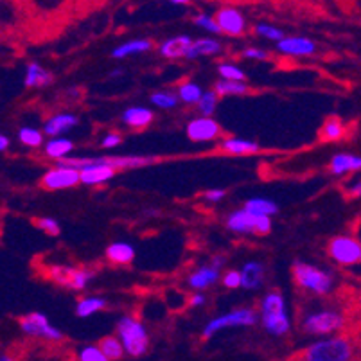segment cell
Listing matches in <instances>:
<instances>
[{
  "instance_id": "7a4b0ae2",
  "label": "cell",
  "mask_w": 361,
  "mask_h": 361,
  "mask_svg": "<svg viewBox=\"0 0 361 361\" xmlns=\"http://www.w3.org/2000/svg\"><path fill=\"white\" fill-rule=\"evenodd\" d=\"M261 311H263V325L268 333L275 334V336L288 333L289 318L286 315L284 298L279 293H270L264 296Z\"/></svg>"
},
{
  "instance_id": "74e56055",
  "label": "cell",
  "mask_w": 361,
  "mask_h": 361,
  "mask_svg": "<svg viewBox=\"0 0 361 361\" xmlns=\"http://www.w3.org/2000/svg\"><path fill=\"white\" fill-rule=\"evenodd\" d=\"M79 360L81 361H106L108 357H106V354L103 353L101 347H93V345H90V347H85V349L79 353Z\"/></svg>"
},
{
  "instance_id": "7bdbcfd3",
  "label": "cell",
  "mask_w": 361,
  "mask_h": 361,
  "mask_svg": "<svg viewBox=\"0 0 361 361\" xmlns=\"http://www.w3.org/2000/svg\"><path fill=\"white\" fill-rule=\"evenodd\" d=\"M195 22L199 27L207 29L209 33H221V29H219V24L216 18L207 17V15H198V17L195 18Z\"/></svg>"
},
{
  "instance_id": "83f0119b",
  "label": "cell",
  "mask_w": 361,
  "mask_h": 361,
  "mask_svg": "<svg viewBox=\"0 0 361 361\" xmlns=\"http://www.w3.org/2000/svg\"><path fill=\"white\" fill-rule=\"evenodd\" d=\"M99 347H101L103 353L106 354L108 360H121L124 356V345H122V340H117L115 336H106L99 341Z\"/></svg>"
},
{
  "instance_id": "d6a6232c",
  "label": "cell",
  "mask_w": 361,
  "mask_h": 361,
  "mask_svg": "<svg viewBox=\"0 0 361 361\" xmlns=\"http://www.w3.org/2000/svg\"><path fill=\"white\" fill-rule=\"evenodd\" d=\"M202 96H203L202 88H199L198 85H195V83H183L178 90V98L182 99L183 103H187V105L198 103Z\"/></svg>"
},
{
  "instance_id": "2e32d148",
  "label": "cell",
  "mask_w": 361,
  "mask_h": 361,
  "mask_svg": "<svg viewBox=\"0 0 361 361\" xmlns=\"http://www.w3.org/2000/svg\"><path fill=\"white\" fill-rule=\"evenodd\" d=\"M192 40L189 37H175L164 41L160 45V54L166 58H182L187 56L189 49H191Z\"/></svg>"
},
{
  "instance_id": "3957f363",
  "label": "cell",
  "mask_w": 361,
  "mask_h": 361,
  "mask_svg": "<svg viewBox=\"0 0 361 361\" xmlns=\"http://www.w3.org/2000/svg\"><path fill=\"white\" fill-rule=\"evenodd\" d=\"M119 336H121L122 345L130 356H143L147 350V343H150V338H147L146 329L140 322L133 320L130 317L121 318L117 325Z\"/></svg>"
},
{
  "instance_id": "e575fe53",
  "label": "cell",
  "mask_w": 361,
  "mask_h": 361,
  "mask_svg": "<svg viewBox=\"0 0 361 361\" xmlns=\"http://www.w3.org/2000/svg\"><path fill=\"white\" fill-rule=\"evenodd\" d=\"M20 140L22 144H25V146L38 147L41 146V143H44V135H41L38 130H34V128H22Z\"/></svg>"
},
{
  "instance_id": "5bb4252c",
  "label": "cell",
  "mask_w": 361,
  "mask_h": 361,
  "mask_svg": "<svg viewBox=\"0 0 361 361\" xmlns=\"http://www.w3.org/2000/svg\"><path fill=\"white\" fill-rule=\"evenodd\" d=\"M257 221H259V214L247 211L232 212L227 219V225L230 230L241 232V234H257Z\"/></svg>"
},
{
  "instance_id": "7402d4cb",
  "label": "cell",
  "mask_w": 361,
  "mask_h": 361,
  "mask_svg": "<svg viewBox=\"0 0 361 361\" xmlns=\"http://www.w3.org/2000/svg\"><path fill=\"white\" fill-rule=\"evenodd\" d=\"M221 51V45L216 40H207V38H202V40L192 41L191 49L187 53V60H195L198 56H211V54H218Z\"/></svg>"
},
{
  "instance_id": "ee69618b",
  "label": "cell",
  "mask_w": 361,
  "mask_h": 361,
  "mask_svg": "<svg viewBox=\"0 0 361 361\" xmlns=\"http://www.w3.org/2000/svg\"><path fill=\"white\" fill-rule=\"evenodd\" d=\"M223 284L227 286V288H230V289L239 288V286L243 284V279H241V272H235V270H230V272L225 273Z\"/></svg>"
},
{
  "instance_id": "f5cc1de1",
  "label": "cell",
  "mask_w": 361,
  "mask_h": 361,
  "mask_svg": "<svg viewBox=\"0 0 361 361\" xmlns=\"http://www.w3.org/2000/svg\"><path fill=\"white\" fill-rule=\"evenodd\" d=\"M121 74H122V70L117 69V70H114V72L110 74V76H112V77H117V76H121Z\"/></svg>"
},
{
  "instance_id": "603a6c76",
  "label": "cell",
  "mask_w": 361,
  "mask_h": 361,
  "mask_svg": "<svg viewBox=\"0 0 361 361\" xmlns=\"http://www.w3.org/2000/svg\"><path fill=\"white\" fill-rule=\"evenodd\" d=\"M221 150L230 155H250L257 153L259 146L250 140H241V138H225L221 143Z\"/></svg>"
},
{
  "instance_id": "7c38bea8",
  "label": "cell",
  "mask_w": 361,
  "mask_h": 361,
  "mask_svg": "<svg viewBox=\"0 0 361 361\" xmlns=\"http://www.w3.org/2000/svg\"><path fill=\"white\" fill-rule=\"evenodd\" d=\"M216 20H218L221 33H227L230 37H239V34L244 33V29H247L244 17L234 8L219 9L218 15H216Z\"/></svg>"
},
{
  "instance_id": "db71d44e",
  "label": "cell",
  "mask_w": 361,
  "mask_h": 361,
  "mask_svg": "<svg viewBox=\"0 0 361 361\" xmlns=\"http://www.w3.org/2000/svg\"><path fill=\"white\" fill-rule=\"evenodd\" d=\"M360 261H361V259H360Z\"/></svg>"
},
{
  "instance_id": "277c9868",
  "label": "cell",
  "mask_w": 361,
  "mask_h": 361,
  "mask_svg": "<svg viewBox=\"0 0 361 361\" xmlns=\"http://www.w3.org/2000/svg\"><path fill=\"white\" fill-rule=\"evenodd\" d=\"M293 273H295V280L298 282V286H302L304 289H309V291L324 295V293H327L331 289V277L322 272V270L315 268V266L298 263L295 264Z\"/></svg>"
},
{
  "instance_id": "f35d334b",
  "label": "cell",
  "mask_w": 361,
  "mask_h": 361,
  "mask_svg": "<svg viewBox=\"0 0 361 361\" xmlns=\"http://www.w3.org/2000/svg\"><path fill=\"white\" fill-rule=\"evenodd\" d=\"M34 225H37L40 230H44L45 234L49 235H58L60 234V225H58L56 219L53 218H41V219H34Z\"/></svg>"
},
{
  "instance_id": "4316f807",
  "label": "cell",
  "mask_w": 361,
  "mask_h": 361,
  "mask_svg": "<svg viewBox=\"0 0 361 361\" xmlns=\"http://www.w3.org/2000/svg\"><path fill=\"white\" fill-rule=\"evenodd\" d=\"M74 144L70 143V140H67V138H53V140H49L47 143V146H45V153L49 155L51 159H65L67 155L72 151Z\"/></svg>"
},
{
  "instance_id": "1f68e13d",
  "label": "cell",
  "mask_w": 361,
  "mask_h": 361,
  "mask_svg": "<svg viewBox=\"0 0 361 361\" xmlns=\"http://www.w3.org/2000/svg\"><path fill=\"white\" fill-rule=\"evenodd\" d=\"M106 306L105 298H98V296H93V298H85L77 304V317H90L93 313H98L99 309H103Z\"/></svg>"
},
{
  "instance_id": "cb8c5ba5",
  "label": "cell",
  "mask_w": 361,
  "mask_h": 361,
  "mask_svg": "<svg viewBox=\"0 0 361 361\" xmlns=\"http://www.w3.org/2000/svg\"><path fill=\"white\" fill-rule=\"evenodd\" d=\"M53 77L47 70L41 69L38 63H29L27 74H25V85L27 86H47L51 85Z\"/></svg>"
},
{
  "instance_id": "9a60e30c",
  "label": "cell",
  "mask_w": 361,
  "mask_h": 361,
  "mask_svg": "<svg viewBox=\"0 0 361 361\" xmlns=\"http://www.w3.org/2000/svg\"><path fill=\"white\" fill-rule=\"evenodd\" d=\"M277 49L280 53L289 54V56H309L317 51V45L315 41L308 40V38H282L277 44Z\"/></svg>"
},
{
  "instance_id": "f1b7e54d",
  "label": "cell",
  "mask_w": 361,
  "mask_h": 361,
  "mask_svg": "<svg viewBox=\"0 0 361 361\" xmlns=\"http://www.w3.org/2000/svg\"><path fill=\"white\" fill-rule=\"evenodd\" d=\"M244 209L250 212H254V214H264V216H273L277 211H279L275 203L270 202V199H263V198L248 199L247 205H244Z\"/></svg>"
},
{
  "instance_id": "e0dca14e",
  "label": "cell",
  "mask_w": 361,
  "mask_h": 361,
  "mask_svg": "<svg viewBox=\"0 0 361 361\" xmlns=\"http://www.w3.org/2000/svg\"><path fill=\"white\" fill-rule=\"evenodd\" d=\"M331 173L334 175H345L350 171H360L361 169V157H354V155H336L331 160Z\"/></svg>"
},
{
  "instance_id": "ab89813d",
  "label": "cell",
  "mask_w": 361,
  "mask_h": 361,
  "mask_svg": "<svg viewBox=\"0 0 361 361\" xmlns=\"http://www.w3.org/2000/svg\"><path fill=\"white\" fill-rule=\"evenodd\" d=\"M219 76L225 77V79H239V81H244V72L241 69H237L235 65H230V63H223L219 67Z\"/></svg>"
},
{
  "instance_id": "ffe728a7",
  "label": "cell",
  "mask_w": 361,
  "mask_h": 361,
  "mask_svg": "<svg viewBox=\"0 0 361 361\" xmlns=\"http://www.w3.org/2000/svg\"><path fill=\"white\" fill-rule=\"evenodd\" d=\"M241 279H243V288L257 289L263 284V266L259 263H247L241 270Z\"/></svg>"
},
{
  "instance_id": "52a82bcc",
  "label": "cell",
  "mask_w": 361,
  "mask_h": 361,
  "mask_svg": "<svg viewBox=\"0 0 361 361\" xmlns=\"http://www.w3.org/2000/svg\"><path fill=\"white\" fill-rule=\"evenodd\" d=\"M256 324V313L252 309H239V311H232L223 317L214 318L209 322V325L203 331V336L211 338L212 334L218 333L219 329L225 327H239V325H252Z\"/></svg>"
},
{
  "instance_id": "ac0fdd59",
  "label": "cell",
  "mask_w": 361,
  "mask_h": 361,
  "mask_svg": "<svg viewBox=\"0 0 361 361\" xmlns=\"http://www.w3.org/2000/svg\"><path fill=\"white\" fill-rule=\"evenodd\" d=\"M122 121L131 128H144L153 121V114L147 108H143V106H133V108H128L122 114Z\"/></svg>"
},
{
  "instance_id": "30bf717a",
  "label": "cell",
  "mask_w": 361,
  "mask_h": 361,
  "mask_svg": "<svg viewBox=\"0 0 361 361\" xmlns=\"http://www.w3.org/2000/svg\"><path fill=\"white\" fill-rule=\"evenodd\" d=\"M20 327L24 333H27L29 336H40L47 338V340H60L61 333L58 329L51 327L49 320L41 313H31L25 318L20 320Z\"/></svg>"
},
{
  "instance_id": "8d00e7d4",
  "label": "cell",
  "mask_w": 361,
  "mask_h": 361,
  "mask_svg": "<svg viewBox=\"0 0 361 361\" xmlns=\"http://www.w3.org/2000/svg\"><path fill=\"white\" fill-rule=\"evenodd\" d=\"M90 279H92V273L85 272V270H74L72 268L69 286L74 289H83L86 284H88Z\"/></svg>"
},
{
  "instance_id": "7dc6e473",
  "label": "cell",
  "mask_w": 361,
  "mask_h": 361,
  "mask_svg": "<svg viewBox=\"0 0 361 361\" xmlns=\"http://www.w3.org/2000/svg\"><path fill=\"white\" fill-rule=\"evenodd\" d=\"M205 198H207L209 202H219V199L225 198V191L223 189H212V191L205 192Z\"/></svg>"
},
{
  "instance_id": "681fc988",
  "label": "cell",
  "mask_w": 361,
  "mask_h": 361,
  "mask_svg": "<svg viewBox=\"0 0 361 361\" xmlns=\"http://www.w3.org/2000/svg\"><path fill=\"white\" fill-rule=\"evenodd\" d=\"M350 195L356 196V198H361V182H357L356 185H353V189H350Z\"/></svg>"
},
{
  "instance_id": "6da1fadb",
  "label": "cell",
  "mask_w": 361,
  "mask_h": 361,
  "mask_svg": "<svg viewBox=\"0 0 361 361\" xmlns=\"http://www.w3.org/2000/svg\"><path fill=\"white\" fill-rule=\"evenodd\" d=\"M354 349L345 338H329L313 343L302 357L309 361H347L353 360Z\"/></svg>"
},
{
  "instance_id": "484cf974",
  "label": "cell",
  "mask_w": 361,
  "mask_h": 361,
  "mask_svg": "<svg viewBox=\"0 0 361 361\" xmlns=\"http://www.w3.org/2000/svg\"><path fill=\"white\" fill-rule=\"evenodd\" d=\"M214 90L218 92V96H241V93L248 92V86L239 79H225L223 77L216 81Z\"/></svg>"
},
{
  "instance_id": "d4e9b609",
  "label": "cell",
  "mask_w": 361,
  "mask_h": 361,
  "mask_svg": "<svg viewBox=\"0 0 361 361\" xmlns=\"http://www.w3.org/2000/svg\"><path fill=\"white\" fill-rule=\"evenodd\" d=\"M150 49H151L150 40H133V41H128V44L119 45L117 49L112 53V56L117 58V60H121V58L131 56V54L146 53V51H150Z\"/></svg>"
},
{
  "instance_id": "8fae6325",
  "label": "cell",
  "mask_w": 361,
  "mask_h": 361,
  "mask_svg": "<svg viewBox=\"0 0 361 361\" xmlns=\"http://www.w3.org/2000/svg\"><path fill=\"white\" fill-rule=\"evenodd\" d=\"M221 133V128L216 121H212L211 117L203 115V117L195 119V121L189 122L187 126V135L195 143H207V140H214Z\"/></svg>"
},
{
  "instance_id": "5b68a950",
  "label": "cell",
  "mask_w": 361,
  "mask_h": 361,
  "mask_svg": "<svg viewBox=\"0 0 361 361\" xmlns=\"http://www.w3.org/2000/svg\"><path fill=\"white\" fill-rule=\"evenodd\" d=\"M329 254L336 263L350 266L361 259V244L353 237L341 235V237H336L329 243Z\"/></svg>"
},
{
  "instance_id": "816d5d0a",
  "label": "cell",
  "mask_w": 361,
  "mask_h": 361,
  "mask_svg": "<svg viewBox=\"0 0 361 361\" xmlns=\"http://www.w3.org/2000/svg\"><path fill=\"white\" fill-rule=\"evenodd\" d=\"M169 2H173V4L182 6V4H187V2H189V0H169Z\"/></svg>"
},
{
  "instance_id": "ba28073f",
  "label": "cell",
  "mask_w": 361,
  "mask_h": 361,
  "mask_svg": "<svg viewBox=\"0 0 361 361\" xmlns=\"http://www.w3.org/2000/svg\"><path fill=\"white\" fill-rule=\"evenodd\" d=\"M343 318L334 311L313 313L306 318L304 329L309 334H331L341 327Z\"/></svg>"
},
{
  "instance_id": "44dd1931",
  "label": "cell",
  "mask_w": 361,
  "mask_h": 361,
  "mask_svg": "<svg viewBox=\"0 0 361 361\" xmlns=\"http://www.w3.org/2000/svg\"><path fill=\"white\" fill-rule=\"evenodd\" d=\"M106 256H108V259L115 264H128L133 261L135 250L133 247H130L128 243H114L108 247Z\"/></svg>"
},
{
  "instance_id": "f907efd6",
  "label": "cell",
  "mask_w": 361,
  "mask_h": 361,
  "mask_svg": "<svg viewBox=\"0 0 361 361\" xmlns=\"http://www.w3.org/2000/svg\"><path fill=\"white\" fill-rule=\"evenodd\" d=\"M8 146H9L8 137H6V135H0V150L6 151V150H8Z\"/></svg>"
},
{
  "instance_id": "bcb514c9",
  "label": "cell",
  "mask_w": 361,
  "mask_h": 361,
  "mask_svg": "<svg viewBox=\"0 0 361 361\" xmlns=\"http://www.w3.org/2000/svg\"><path fill=\"white\" fill-rule=\"evenodd\" d=\"M243 56L244 58H256V60H268V53H264V51H261V49H252V47L244 51Z\"/></svg>"
},
{
  "instance_id": "8992f818",
  "label": "cell",
  "mask_w": 361,
  "mask_h": 361,
  "mask_svg": "<svg viewBox=\"0 0 361 361\" xmlns=\"http://www.w3.org/2000/svg\"><path fill=\"white\" fill-rule=\"evenodd\" d=\"M77 182H81V171L70 166H58L51 169L47 175L41 178V185L49 191H58V189H67L74 187Z\"/></svg>"
},
{
  "instance_id": "9c48e42d",
  "label": "cell",
  "mask_w": 361,
  "mask_h": 361,
  "mask_svg": "<svg viewBox=\"0 0 361 361\" xmlns=\"http://www.w3.org/2000/svg\"><path fill=\"white\" fill-rule=\"evenodd\" d=\"M81 182L86 185H99V183L108 182L110 178H114L115 167L112 164L106 162L105 159H88L86 166L81 169Z\"/></svg>"
},
{
  "instance_id": "4fadbf2b",
  "label": "cell",
  "mask_w": 361,
  "mask_h": 361,
  "mask_svg": "<svg viewBox=\"0 0 361 361\" xmlns=\"http://www.w3.org/2000/svg\"><path fill=\"white\" fill-rule=\"evenodd\" d=\"M223 266V257H216L214 263L209 266H202L189 277V286L195 289H205L212 286L219 277V268Z\"/></svg>"
},
{
  "instance_id": "d6986e66",
  "label": "cell",
  "mask_w": 361,
  "mask_h": 361,
  "mask_svg": "<svg viewBox=\"0 0 361 361\" xmlns=\"http://www.w3.org/2000/svg\"><path fill=\"white\" fill-rule=\"evenodd\" d=\"M77 124V117H74V115H69V114H60V115H54V117H51L49 121L45 122V133L47 135H60L63 133V131L70 130V128H74Z\"/></svg>"
},
{
  "instance_id": "836d02e7",
  "label": "cell",
  "mask_w": 361,
  "mask_h": 361,
  "mask_svg": "<svg viewBox=\"0 0 361 361\" xmlns=\"http://www.w3.org/2000/svg\"><path fill=\"white\" fill-rule=\"evenodd\" d=\"M216 103H218V92H203V96L198 101V108L203 115H212L216 110Z\"/></svg>"
},
{
  "instance_id": "b9f144b4",
  "label": "cell",
  "mask_w": 361,
  "mask_h": 361,
  "mask_svg": "<svg viewBox=\"0 0 361 361\" xmlns=\"http://www.w3.org/2000/svg\"><path fill=\"white\" fill-rule=\"evenodd\" d=\"M70 273H72V268H67V266H54L51 270V279L60 282L63 286H69L70 282Z\"/></svg>"
},
{
  "instance_id": "d590c367",
  "label": "cell",
  "mask_w": 361,
  "mask_h": 361,
  "mask_svg": "<svg viewBox=\"0 0 361 361\" xmlns=\"http://www.w3.org/2000/svg\"><path fill=\"white\" fill-rule=\"evenodd\" d=\"M151 101H153V105L159 106V108L167 110V108H173V106H176L178 98H176L175 93H171V92H159V93H153Z\"/></svg>"
},
{
  "instance_id": "f6af8a7d",
  "label": "cell",
  "mask_w": 361,
  "mask_h": 361,
  "mask_svg": "<svg viewBox=\"0 0 361 361\" xmlns=\"http://www.w3.org/2000/svg\"><path fill=\"white\" fill-rule=\"evenodd\" d=\"M121 144V135L119 133H108L105 138H103L101 146L103 147H115Z\"/></svg>"
},
{
  "instance_id": "c3c4849f",
  "label": "cell",
  "mask_w": 361,
  "mask_h": 361,
  "mask_svg": "<svg viewBox=\"0 0 361 361\" xmlns=\"http://www.w3.org/2000/svg\"><path fill=\"white\" fill-rule=\"evenodd\" d=\"M205 304V296L202 295V293H195V295H192V298H191V306H203Z\"/></svg>"
},
{
  "instance_id": "f546056e",
  "label": "cell",
  "mask_w": 361,
  "mask_h": 361,
  "mask_svg": "<svg viewBox=\"0 0 361 361\" xmlns=\"http://www.w3.org/2000/svg\"><path fill=\"white\" fill-rule=\"evenodd\" d=\"M105 160L112 164L115 169H130V167H140L151 162V159H144V157H108Z\"/></svg>"
},
{
  "instance_id": "60d3db41",
  "label": "cell",
  "mask_w": 361,
  "mask_h": 361,
  "mask_svg": "<svg viewBox=\"0 0 361 361\" xmlns=\"http://www.w3.org/2000/svg\"><path fill=\"white\" fill-rule=\"evenodd\" d=\"M256 31H257V34H261V37H264V38H268V40L279 41L284 38V33H282L280 29H275V27H272V25H266V24H259L256 27Z\"/></svg>"
},
{
  "instance_id": "4dcf8cb0",
  "label": "cell",
  "mask_w": 361,
  "mask_h": 361,
  "mask_svg": "<svg viewBox=\"0 0 361 361\" xmlns=\"http://www.w3.org/2000/svg\"><path fill=\"white\" fill-rule=\"evenodd\" d=\"M341 137H343V124L338 119H329V121H325L324 128L320 131L322 140L333 143V140H340Z\"/></svg>"
}]
</instances>
